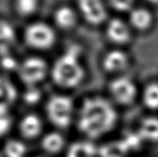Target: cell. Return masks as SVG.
<instances>
[{
    "label": "cell",
    "instance_id": "obj_1",
    "mask_svg": "<svg viewBox=\"0 0 158 157\" xmlns=\"http://www.w3.org/2000/svg\"><path fill=\"white\" fill-rule=\"evenodd\" d=\"M117 119L113 105L102 97L94 96L82 103L77 118L78 128L89 138H99L113 129Z\"/></svg>",
    "mask_w": 158,
    "mask_h": 157
},
{
    "label": "cell",
    "instance_id": "obj_2",
    "mask_svg": "<svg viewBox=\"0 0 158 157\" xmlns=\"http://www.w3.org/2000/svg\"><path fill=\"white\" fill-rule=\"evenodd\" d=\"M80 58L81 49L73 46L56 60L52 75L57 85L65 88H74L83 81L85 73Z\"/></svg>",
    "mask_w": 158,
    "mask_h": 157
},
{
    "label": "cell",
    "instance_id": "obj_3",
    "mask_svg": "<svg viewBox=\"0 0 158 157\" xmlns=\"http://www.w3.org/2000/svg\"><path fill=\"white\" fill-rule=\"evenodd\" d=\"M47 113L49 120L58 128L68 127L74 117V104L65 96H54L47 104Z\"/></svg>",
    "mask_w": 158,
    "mask_h": 157
},
{
    "label": "cell",
    "instance_id": "obj_4",
    "mask_svg": "<svg viewBox=\"0 0 158 157\" xmlns=\"http://www.w3.org/2000/svg\"><path fill=\"white\" fill-rule=\"evenodd\" d=\"M26 43L37 50L52 48L56 40V34L52 27L43 22L31 24L25 31Z\"/></svg>",
    "mask_w": 158,
    "mask_h": 157
},
{
    "label": "cell",
    "instance_id": "obj_5",
    "mask_svg": "<svg viewBox=\"0 0 158 157\" xmlns=\"http://www.w3.org/2000/svg\"><path fill=\"white\" fill-rule=\"evenodd\" d=\"M47 64L42 58L32 57L26 59L18 68L20 80L28 86H33L41 82L47 74Z\"/></svg>",
    "mask_w": 158,
    "mask_h": 157
},
{
    "label": "cell",
    "instance_id": "obj_6",
    "mask_svg": "<svg viewBox=\"0 0 158 157\" xmlns=\"http://www.w3.org/2000/svg\"><path fill=\"white\" fill-rule=\"evenodd\" d=\"M110 93L115 101L127 105L135 100L137 89L135 82L130 78L120 76L110 84Z\"/></svg>",
    "mask_w": 158,
    "mask_h": 157
},
{
    "label": "cell",
    "instance_id": "obj_7",
    "mask_svg": "<svg viewBox=\"0 0 158 157\" xmlns=\"http://www.w3.org/2000/svg\"><path fill=\"white\" fill-rule=\"evenodd\" d=\"M80 12L87 23L99 26L106 20V10L102 0H78Z\"/></svg>",
    "mask_w": 158,
    "mask_h": 157
},
{
    "label": "cell",
    "instance_id": "obj_8",
    "mask_svg": "<svg viewBox=\"0 0 158 157\" xmlns=\"http://www.w3.org/2000/svg\"><path fill=\"white\" fill-rule=\"evenodd\" d=\"M107 38L117 45H125L131 40V31L129 26L120 19H113L106 25Z\"/></svg>",
    "mask_w": 158,
    "mask_h": 157
},
{
    "label": "cell",
    "instance_id": "obj_9",
    "mask_svg": "<svg viewBox=\"0 0 158 157\" xmlns=\"http://www.w3.org/2000/svg\"><path fill=\"white\" fill-rule=\"evenodd\" d=\"M103 67L109 73H119L129 64V57L121 50H113L107 52L103 58Z\"/></svg>",
    "mask_w": 158,
    "mask_h": 157
},
{
    "label": "cell",
    "instance_id": "obj_10",
    "mask_svg": "<svg viewBox=\"0 0 158 157\" xmlns=\"http://www.w3.org/2000/svg\"><path fill=\"white\" fill-rule=\"evenodd\" d=\"M17 35L15 27L8 21L0 20V57L10 54L16 42Z\"/></svg>",
    "mask_w": 158,
    "mask_h": 157
},
{
    "label": "cell",
    "instance_id": "obj_11",
    "mask_svg": "<svg viewBox=\"0 0 158 157\" xmlns=\"http://www.w3.org/2000/svg\"><path fill=\"white\" fill-rule=\"evenodd\" d=\"M129 22L134 28L138 31H146L152 26L153 16L145 8H135L130 10Z\"/></svg>",
    "mask_w": 158,
    "mask_h": 157
},
{
    "label": "cell",
    "instance_id": "obj_12",
    "mask_svg": "<svg viewBox=\"0 0 158 157\" xmlns=\"http://www.w3.org/2000/svg\"><path fill=\"white\" fill-rule=\"evenodd\" d=\"M54 21L62 30L73 29L77 24V15L74 10L67 6L58 8L54 13Z\"/></svg>",
    "mask_w": 158,
    "mask_h": 157
},
{
    "label": "cell",
    "instance_id": "obj_13",
    "mask_svg": "<svg viewBox=\"0 0 158 157\" xmlns=\"http://www.w3.org/2000/svg\"><path fill=\"white\" fill-rule=\"evenodd\" d=\"M20 132L27 138H33L38 136L42 129V122L39 117L33 114L26 116L20 122Z\"/></svg>",
    "mask_w": 158,
    "mask_h": 157
},
{
    "label": "cell",
    "instance_id": "obj_14",
    "mask_svg": "<svg viewBox=\"0 0 158 157\" xmlns=\"http://www.w3.org/2000/svg\"><path fill=\"white\" fill-rule=\"evenodd\" d=\"M138 134L140 138L149 142H158V118L150 117L139 124Z\"/></svg>",
    "mask_w": 158,
    "mask_h": 157
},
{
    "label": "cell",
    "instance_id": "obj_15",
    "mask_svg": "<svg viewBox=\"0 0 158 157\" xmlns=\"http://www.w3.org/2000/svg\"><path fill=\"white\" fill-rule=\"evenodd\" d=\"M97 147L90 141H78L72 144L67 151V157H97Z\"/></svg>",
    "mask_w": 158,
    "mask_h": 157
},
{
    "label": "cell",
    "instance_id": "obj_16",
    "mask_svg": "<svg viewBox=\"0 0 158 157\" xmlns=\"http://www.w3.org/2000/svg\"><path fill=\"white\" fill-rule=\"evenodd\" d=\"M17 98V90L6 78L0 76V106H9Z\"/></svg>",
    "mask_w": 158,
    "mask_h": 157
},
{
    "label": "cell",
    "instance_id": "obj_17",
    "mask_svg": "<svg viewBox=\"0 0 158 157\" xmlns=\"http://www.w3.org/2000/svg\"><path fill=\"white\" fill-rule=\"evenodd\" d=\"M42 146L49 154H56L64 146V138L58 133H49L42 138Z\"/></svg>",
    "mask_w": 158,
    "mask_h": 157
},
{
    "label": "cell",
    "instance_id": "obj_18",
    "mask_svg": "<svg viewBox=\"0 0 158 157\" xmlns=\"http://www.w3.org/2000/svg\"><path fill=\"white\" fill-rule=\"evenodd\" d=\"M15 6L19 15L27 17L32 15L37 11L39 0H15Z\"/></svg>",
    "mask_w": 158,
    "mask_h": 157
},
{
    "label": "cell",
    "instance_id": "obj_19",
    "mask_svg": "<svg viewBox=\"0 0 158 157\" xmlns=\"http://www.w3.org/2000/svg\"><path fill=\"white\" fill-rule=\"evenodd\" d=\"M143 101L148 108L158 109V84H151L145 88L143 93Z\"/></svg>",
    "mask_w": 158,
    "mask_h": 157
},
{
    "label": "cell",
    "instance_id": "obj_20",
    "mask_svg": "<svg viewBox=\"0 0 158 157\" xmlns=\"http://www.w3.org/2000/svg\"><path fill=\"white\" fill-rule=\"evenodd\" d=\"M26 147L22 142L19 140H10L5 144L4 155L6 157H25Z\"/></svg>",
    "mask_w": 158,
    "mask_h": 157
},
{
    "label": "cell",
    "instance_id": "obj_21",
    "mask_svg": "<svg viewBox=\"0 0 158 157\" xmlns=\"http://www.w3.org/2000/svg\"><path fill=\"white\" fill-rule=\"evenodd\" d=\"M12 124V119L10 115V107L0 106V137L5 135L10 131Z\"/></svg>",
    "mask_w": 158,
    "mask_h": 157
},
{
    "label": "cell",
    "instance_id": "obj_22",
    "mask_svg": "<svg viewBox=\"0 0 158 157\" xmlns=\"http://www.w3.org/2000/svg\"><path fill=\"white\" fill-rule=\"evenodd\" d=\"M101 152L103 154V157H123V155L127 153L121 143L108 145Z\"/></svg>",
    "mask_w": 158,
    "mask_h": 157
},
{
    "label": "cell",
    "instance_id": "obj_23",
    "mask_svg": "<svg viewBox=\"0 0 158 157\" xmlns=\"http://www.w3.org/2000/svg\"><path fill=\"white\" fill-rule=\"evenodd\" d=\"M41 96V91L35 87V85L28 86V89L24 94V100L29 105H35L40 101Z\"/></svg>",
    "mask_w": 158,
    "mask_h": 157
},
{
    "label": "cell",
    "instance_id": "obj_24",
    "mask_svg": "<svg viewBox=\"0 0 158 157\" xmlns=\"http://www.w3.org/2000/svg\"><path fill=\"white\" fill-rule=\"evenodd\" d=\"M111 6L120 12H126L133 9L135 0H108Z\"/></svg>",
    "mask_w": 158,
    "mask_h": 157
},
{
    "label": "cell",
    "instance_id": "obj_25",
    "mask_svg": "<svg viewBox=\"0 0 158 157\" xmlns=\"http://www.w3.org/2000/svg\"><path fill=\"white\" fill-rule=\"evenodd\" d=\"M1 64L4 69L6 70H13L15 68H18L19 66H17L16 61L15 60V58L12 56H10V54H7L5 56L1 57Z\"/></svg>",
    "mask_w": 158,
    "mask_h": 157
},
{
    "label": "cell",
    "instance_id": "obj_26",
    "mask_svg": "<svg viewBox=\"0 0 158 157\" xmlns=\"http://www.w3.org/2000/svg\"><path fill=\"white\" fill-rule=\"evenodd\" d=\"M149 3H153V4H158V0H147Z\"/></svg>",
    "mask_w": 158,
    "mask_h": 157
},
{
    "label": "cell",
    "instance_id": "obj_27",
    "mask_svg": "<svg viewBox=\"0 0 158 157\" xmlns=\"http://www.w3.org/2000/svg\"><path fill=\"white\" fill-rule=\"evenodd\" d=\"M0 157H2V155H1V154H0Z\"/></svg>",
    "mask_w": 158,
    "mask_h": 157
}]
</instances>
